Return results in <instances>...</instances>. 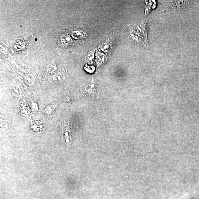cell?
Returning a JSON list of instances; mask_svg holds the SVG:
<instances>
[{
    "mask_svg": "<svg viewBox=\"0 0 199 199\" xmlns=\"http://www.w3.org/2000/svg\"><path fill=\"white\" fill-rule=\"evenodd\" d=\"M62 42L63 44H67L70 43L71 41V39L68 36H63L62 39Z\"/></svg>",
    "mask_w": 199,
    "mask_h": 199,
    "instance_id": "2",
    "label": "cell"
},
{
    "mask_svg": "<svg viewBox=\"0 0 199 199\" xmlns=\"http://www.w3.org/2000/svg\"><path fill=\"white\" fill-rule=\"evenodd\" d=\"M96 84L95 83L94 79L93 78V80L90 83V84H89L86 87L85 91L90 95H94L96 94Z\"/></svg>",
    "mask_w": 199,
    "mask_h": 199,
    "instance_id": "1",
    "label": "cell"
}]
</instances>
